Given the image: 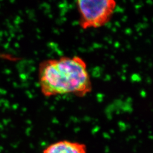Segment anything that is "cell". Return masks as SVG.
Here are the masks:
<instances>
[{"label": "cell", "instance_id": "obj_2", "mask_svg": "<svg viewBox=\"0 0 153 153\" xmlns=\"http://www.w3.org/2000/svg\"><path fill=\"white\" fill-rule=\"evenodd\" d=\"M79 24L83 30L104 26L111 21L116 7L114 0H79L76 2Z\"/></svg>", "mask_w": 153, "mask_h": 153}, {"label": "cell", "instance_id": "obj_1", "mask_svg": "<svg viewBox=\"0 0 153 153\" xmlns=\"http://www.w3.org/2000/svg\"><path fill=\"white\" fill-rule=\"evenodd\" d=\"M39 79L46 97L71 94L85 97L92 91V83L86 62L79 56L48 59L39 64Z\"/></svg>", "mask_w": 153, "mask_h": 153}, {"label": "cell", "instance_id": "obj_3", "mask_svg": "<svg viewBox=\"0 0 153 153\" xmlns=\"http://www.w3.org/2000/svg\"><path fill=\"white\" fill-rule=\"evenodd\" d=\"M42 153H88V148L82 142L62 140L50 143Z\"/></svg>", "mask_w": 153, "mask_h": 153}]
</instances>
